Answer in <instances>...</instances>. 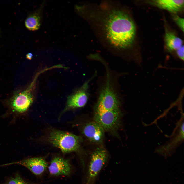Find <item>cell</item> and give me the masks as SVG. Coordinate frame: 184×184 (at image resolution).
<instances>
[{
    "mask_svg": "<svg viewBox=\"0 0 184 184\" xmlns=\"http://www.w3.org/2000/svg\"><path fill=\"white\" fill-rule=\"evenodd\" d=\"M48 168L49 172L52 175L68 176L71 173V165L68 160L57 156L52 159Z\"/></svg>",
    "mask_w": 184,
    "mask_h": 184,
    "instance_id": "10",
    "label": "cell"
},
{
    "mask_svg": "<svg viewBox=\"0 0 184 184\" xmlns=\"http://www.w3.org/2000/svg\"><path fill=\"white\" fill-rule=\"evenodd\" d=\"M147 2L160 8L167 10L173 14L182 12L183 10V0H155Z\"/></svg>",
    "mask_w": 184,
    "mask_h": 184,
    "instance_id": "11",
    "label": "cell"
},
{
    "mask_svg": "<svg viewBox=\"0 0 184 184\" xmlns=\"http://www.w3.org/2000/svg\"><path fill=\"white\" fill-rule=\"evenodd\" d=\"M108 14L104 27L109 42L119 49L131 47L134 42L136 31L135 25L131 18L121 10H112Z\"/></svg>",
    "mask_w": 184,
    "mask_h": 184,
    "instance_id": "1",
    "label": "cell"
},
{
    "mask_svg": "<svg viewBox=\"0 0 184 184\" xmlns=\"http://www.w3.org/2000/svg\"><path fill=\"white\" fill-rule=\"evenodd\" d=\"M121 115L120 110L95 111L94 120L105 131L115 134L120 125Z\"/></svg>",
    "mask_w": 184,
    "mask_h": 184,
    "instance_id": "6",
    "label": "cell"
},
{
    "mask_svg": "<svg viewBox=\"0 0 184 184\" xmlns=\"http://www.w3.org/2000/svg\"><path fill=\"white\" fill-rule=\"evenodd\" d=\"M105 131L95 121L86 124L82 130V133L88 140L98 144H101L104 137Z\"/></svg>",
    "mask_w": 184,
    "mask_h": 184,
    "instance_id": "8",
    "label": "cell"
},
{
    "mask_svg": "<svg viewBox=\"0 0 184 184\" xmlns=\"http://www.w3.org/2000/svg\"><path fill=\"white\" fill-rule=\"evenodd\" d=\"M18 164L26 167L33 174L39 175L42 174L48 167V164L45 159L42 157L33 158L5 164L1 166Z\"/></svg>",
    "mask_w": 184,
    "mask_h": 184,
    "instance_id": "9",
    "label": "cell"
},
{
    "mask_svg": "<svg viewBox=\"0 0 184 184\" xmlns=\"http://www.w3.org/2000/svg\"><path fill=\"white\" fill-rule=\"evenodd\" d=\"M164 39L166 47L169 52L175 51L183 45L182 40L166 28L165 29Z\"/></svg>",
    "mask_w": 184,
    "mask_h": 184,
    "instance_id": "13",
    "label": "cell"
},
{
    "mask_svg": "<svg viewBox=\"0 0 184 184\" xmlns=\"http://www.w3.org/2000/svg\"><path fill=\"white\" fill-rule=\"evenodd\" d=\"M172 18L174 21L182 31H184V19L176 14H173Z\"/></svg>",
    "mask_w": 184,
    "mask_h": 184,
    "instance_id": "14",
    "label": "cell"
},
{
    "mask_svg": "<svg viewBox=\"0 0 184 184\" xmlns=\"http://www.w3.org/2000/svg\"><path fill=\"white\" fill-rule=\"evenodd\" d=\"M6 184H28L18 175L10 179Z\"/></svg>",
    "mask_w": 184,
    "mask_h": 184,
    "instance_id": "15",
    "label": "cell"
},
{
    "mask_svg": "<svg viewBox=\"0 0 184 184\" xmlns=\"http://www.w3.org/2000/svg\"><path fill=\"white\" fill-rule=\"evenodd\" d=\"M110 76L107 71L106 82L100 92L95 111L120 110V101Z\"/></svg>",
    "mask_w": 184,
    "mask_h": 184,
    "instance_id": "4",
    "label": "cell"
},
{
    "mask_svg": "<svg viewBox=\"0 0 184 184\" xmlns=\"http://www.w3.org/2000/svg\"><path fill=\"white\" fill-rule=\"evenodd\" d=\"M176 55L177 57L180 59L183 60L184 47L182 45L175 51Z\"/></svg>",
    "mask_w": 184,
    "mask_h": 184,
    "instance_id": "16",
    "label": "cell"
},
{
    "mask_svg": "<svg viewBox=\"0 0 184 184\" xmlns=\"http://www.w3.org/2000/svg\"><path fill=\"white\" fill-rule=\"evenodd\" d=\"M48 70V69L47 68L38 72L26 89L16 94L13 96L10 101L9 105L13 112L21 114L27 111L33 101V91L38 77L40 74Z\"/></svg>",
    "mask_w": 184,
    "mask_h": 184,
    "instance_id": "5",
    "label": "cell"
},
{
    "mask_svg": "<svg viewBox=\"0 0 184 184\" xmlns=\"http://www.w3.org/2000/svg\"><path fill=\"white\" fill-rule=\"evenodd\" d=\"M49 142L63 154L78 152L81 150L82 137L65 131L53 129L48 136Z\"/></svg>",
    "mask_w": 184,
    "mask_h": 184,
    "instance_id": "2",
    "label": "cell"
},
{
    "mask_svg": "<svg viewBox=\"0 0 184 184\" xmlns=\"http://www.w3.org/2000/svg\"><path fill=\"white\" fill-rule=\"evenodd\" d=\"M95 75L85 82L75 92L68 97L65 108L60 116L68 111L81 108L85 106L89 97V83Z\"/></svg>",
    "mask_w": 184,
    "mask_h": 184,
    "instance_id": "7",
    "label": "cell"
},
{
    "mask_svg": "<svg viewBox=\"0 0 184 184\" xmlns=\"http://www.w3.org/2000/svg\"><path fill=\"white\" fill-rule=\"evenodd\" d=\"M109 155L107 150L102 147L95 149L85 162V184H94L103 168L108 162Z\"/></svg>",
    "mask_w": 184,
    "mask_h": 184,
    "instance_id": "3",
    "label": "cell"
},
{
    "mask_svg": "<svg viewBox=\"0 0 184 184\" xmlns=\"http://www.w3.org/2000/svg\"><path fill=\"white\" fill-rule=\"evenodd\" d=\"M26 56L27 59L30 60L33 57V55L31 53H28L27 54Z\"/></svg>",
    "mask_w": 184,
    "mask_h": 184,
    "instance_id": "17",
    "label": "cell"
},
{
    "mask_svg": "<svg viewBox=\"0 0 184 184\" xmlns=\"http://www.w3.org/2000/svg\"><path fill=\"white\" fill-rule=\"evenodd\" d=\"M44 5V3H43L37 10L29 15L25 20V26L29 30H36L40 27L42 23Z\"/></svg>",
    "mask_w": 184,
    "mask_h": 184,
    "instance_id": "12",
    "label": "cell"
}]
</instances>
